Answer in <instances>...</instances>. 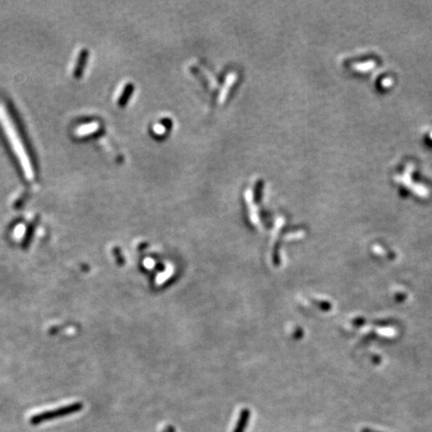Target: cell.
Masks as SVG:
<instances>
[{"instance_id": "5b68a950", "label": "cell", "mask_w": 432, "mask_h": 432, "mask_svg": "<svg viewBox=\"0 0 432 432\" xmlns=\"http://www.w3.org/2000/svg\"><path fill=\"white\" fill-rule=\"evenodd\" d=\"M132 92H133V85H132V84H127V85H126V87H125V89H124V91H123V93H122V95H121L120 99H119V101H118V105H119L120 107L125 106L126 102H127V101H128V99L130 98V96L132 94Z\"/></svg>"}, {"instance_id": "8992f818", "label": "cell", "mask_w": 432, "mask_h": 432, "mask_svg": "<svg viewBox=\"0 0 432 432\" xmlns=\"http://www.w3.org/2000/svg\"><path fill=\"white\" fill-rule=\"evenodd\" d=\"M248 419H249V411L244 410L241 413V417H240L239 421L237 423V426H236L234 432H244V429L246 427V422Z\"/></svg>"}, {"instance_id": "6da1fadb", "label": "cell", "mask_w": 432, "mask_h": 432, "mask_svg": "<svg viewBox=\"0 0 432 432\" xmlns=\"http://www.w3.org/2000/svg\"><path fill=\"white\" fill-rule=\"evenodd\" d=\"M0 128L14 155L17 164L27 181H33L36 177L33 159L23 138L20 127L11 110L5 102L0 100Z\"/></svg>"}, {"instance_id": "277c9868", "label": "cell", "mask_w": 432, "mask_h": 432, "mask_svg": "<svg viewBox=\"0 0 432 432\" xmlns=\"http://www.w3.org/2000/svg\"><path fill=\"white\" fill-rule=\"evenodd\" d=\"M34 231H35V223H31L27 227L26 233H25V235L23 237V241H22V247H23V249L26 250L29 247V245L31 243V240H32V237L34 235Z\"/></svg>"}, {"instance_id": "3957f363", "label": "cell", "mask_w": 432, "mask_h": 432, "mask_svg": "<svg viewBox=\"0 0 432 432\" xmlns=\"http://www.w3.org/2000/svg\"><path fill=\"white\" fill-rule=\"evenodd\" d=\"M86 59H87V51H86V50H82V51H81V53L79 54V58H78V61H77V65H76L75 70H74V72H75V76H76V77L81 76L82 71H83V68H84V66H85Z\"/></svg>"}, {"instance_id": "7a4b0ae2", "label": "cell", "mask_w": 432, "mask_h": 432, "mask_svg": "<svg viewBox=\"0 0 432 432\" xmlns=\"http://www.w3.org/2000/svg\"><path fill=\"white\" fill-rule=\"evenodd\" d=\"M82 406H83L82 403L77 402V403L69 404L66 406H62V407L54 409V410L44 411V412L33 415L30 418V423L32 425H38V424L43 423L45 421H50V420H53L56 418H60V417H63V416H66V415H69V414H72V413H75V412L81 410Z\"/></svg>"}]
</instances>
